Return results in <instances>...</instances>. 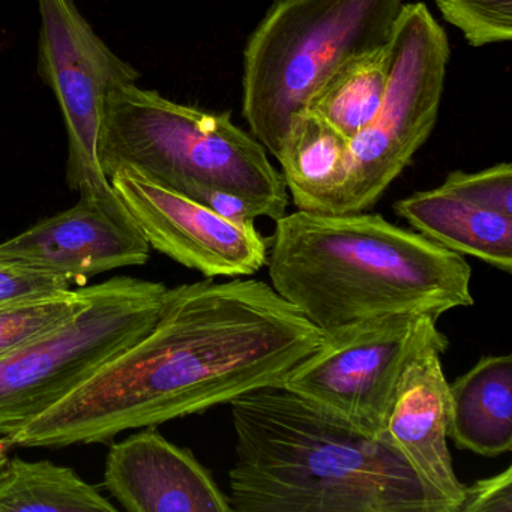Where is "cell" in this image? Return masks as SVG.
<instances>
[{
    "label": "cell",
    "mask_w": 512,
    "mask_h": 512,
    "mask_svg": "<svg viewBox=\"0 0 512 512\" xmlns=\"http://www.w3.org/2000/svg\"><path fill=\"white\" fill-rule=\"evenodd\" d=\"M100 163L107 179L128 167L203 206L226 193L274 221L289 208L283 173L253 134L233 124L232 113L175 103L137 83L107 103Z\"/></svg>",
    "instance_id": "277c9868"
},
{
    "label": "cell",
    "mask_w": 512,
    "mask_h": 512,
    "mask_svg": "<svg viewBox=\"0 0 512 512\" xmlns=\"http://www.w3.org/2000/svg\"><path fill=\"white\" fill-rule=\"evenodd\" d=\"M458 512H512V467L464 487Z\"/></svg>",
    "instance_id": "603a6c76"
},
{
    "label": "cell",
    "mask_w": 512,
    "mask_h": 512,
    "mask_svg": "<svg viewBox=\"0 0 512 512\" xmlns=\"http://www.w3.org/2000/svg\"><path fill=\"white\" fill-rule=\"evenodd\" d=\"M394 211L434 244L511 274L512 217L479 208L442 187L398 200Z\"/></svg>",
    "instance_id": "5bb4252c"
},
{
    "label": "cell",
    "mask_w": 512,
    "mask_h": 512,
    "mask_svg": "<svg viewBox=\"0 0 512 512\" xmlns=\"http://www.w3.org/2000/svg\"><path fill=\"white\" fill-rule=\"evenodd\" d=\"M389 74V44L353 56L332 71L311 95L305 110L352 140L376 118L388 88Z\"/></svg>",
    "instance_id": "e0dca14e"
},
{
    "label": "cell",
    "mask_w": 512,
    "mask_h": 512,
    "mask_svg": "<svg viewBox=\"0 0 512 512\" xmlns=\"http://www.w3.org/2000/svg\"><path fill=\"white\" fill-rule=\"evenodd\" d=\"M325 335L271 284L167 287L155 325L67 397L8 436L16 448L107 443L284 385Z\"/></svg>",
    "instance_id": "6da1fadb"
},
{
    "label": "cell",
    "mask_w": 512,
    "mask_h": 512,
    "mask_svg": "<svg viewBox=\"0 0 512 512\" xmlns=\"http://www.w3.org/2000/svg\"><path fill=\"white\" fill-rule=\"evenodd\" d=\"M68 289L73 287L58 275L0 259V305Z\"/></svg>",
    "instance_id": "7402d4cb"
},
{
    "label": "cell",
    "mask_w": 512,
    "mask_h": 512,
    "mask_svg": "<svg viewBox=\"0 0 512 512\" xmlns=\"http://www.w3.org/2000/svg\"><path fill=\"white\" fill-rule=\"evenodd\" d=\"M116 512L118 506L71 467L8 458L0 469V512Z\"/></svg>",
    "instance_id": "ac0fdd59"
},
{
    "label": "cell",
    "mask_w": 512,
    "mask_h": 512,
    "mask_svg": "<svg viewBox=\"0 0 512 512\" xmlns=\"http://www.w3.org/2000/svg\"><path fill=\"white\" fill-rule=\"evenodd\" d=\"M109 181L151 248L185 268L205 278H238L266 265L271 239L254 223L227 220L128 167Z\"/></svg>",
    "instance_id": "30bf717a"
},
{
    "label": "cell",
    "mask_w": 512,
    "mask_h": 512,
    "mask_svg": "<svg viewBox=\"0 0 512 512\" xmlns=\"http://www.w3.org/2000/svg\"><path fill=\"white\" fill-rule=\"evenodd\" d=\"M404 0H275L248 38L242 116L280 154L290 122L347 59L389 44Z\"/></svg>",
    "instance_id": "5b68a950"
},
{
    "label": "cell",
    "mask_w": 512,
    "mask_h": 512,
    "mask_svg": "<svg viewBox=\"0 0 512 512\" xmlns=\"http://www.w3.org/2000/svg\"><path fill=\"white\" fill-rule=\"evenodd\" d=\"M443 19L473 47L512 38V0H434Z\"/></svg>",
    "instance_id": "ffe728a7"
},
{
    "label": "cell",
    "mask_w": 512,
    "mask_h": 512,
    "mask_svg": "<svg viewBox=\"0 0 512 512\" xmlns=\"http://www.w3.org/2000/svg\"><path fill=\"white\" fill-rule=\"evenodd\" d=\"M232 512H439L386 436L284 385L235 398Z\"/></svg>",
    "instance_id": "7a4b0ae2"
},
{
    "label": "cell",
    "mask_w": 512,
    "mask_h": 512,
    "mask_svg": "<svg viewBox=\"0 0 512 512\" xmlns=\"http://www.w3.org/2000/svg\"><path fill=\"white\" fill-rule=\"evenodd\" d=\"M449 437L482 457L511 452V355L484 356L449 385Z\"/></svg>",
    "instance_id": "9a60e30c"
},
{
    "label": "cell",
    "mask_w": 512,
    "mask_h": 512,
    "mask_svg": "<svg viewBox=\"0 0 512 512\" xmlns=\"http://www.w3.org/2000/svg\"><path fill=\"white\" fill-rule=\"evenodd\" d=\"M440 187L479 208L512 217V166L509 163L475 173L451 172Z\"/></svg>",
    "instance_id": "44dd1931"
},
{
    "label": "cell",
    "mask_w": 512,
    "mask_h": 512,
    "mask_svg": "<svg viewBox=\"0 0 512 512\" xmlns=\"http://www.w3.org/2000/svg\"><path fill=\"white\" fill-rule=\"evenodd\" d=\"M271 287L323 335L388 314L473 305L461 254L379 214L296 211L275 221Z\"/></svg>",
    "instance_id": "3957f363"
},
{
    "label": "cell",
    "mask_w": 512,
    "mask_h": 512,
    "mask_svg": "<svg viewBox=\"0 0 512 512\" xmlns=\"http://www.w3.org/2000/svg\"><path fill=\"white\" fill-rule=\"evenodd\" d=\"M104 487L128 512H232L211 472L158 425L112 443Z\"/></svg>",
    "instance_id": "7c38bea8"
},
{
    "label": "cell",
    "mask_w": 512,
    "mask_h": 512,
    "mask_svg": "<svg viewBox=\"0 0 512 512\" xmlns=\"http://www.w3.org/2000/svg\"><path fill=\"white\" fill-rule=\"evenodd\" d=\"M13 448L8 437L0 436V469L5 466V463L8 461V452Z\"/></svg>",
    "instance_id": "cb8c5ba5"
},
{
    "label": "cell",
    "mask_w": 512,
    "mask_h": 512,
    "mask_svg": "<svg viewBox=\"0 0 512 512\" xmlns=\"http://www.w3.org/2000/svg\"><path fill=\"white\" fill-rule=\"evenodd\" d=\"M445 350L419 355L401 377L385 434L412 467L439 512H458L464 485L452 464L449 439V383L442 367Z\"/></svg>",
    "instance_id": "4fadbf2b"
},
{
    "label": "cell",
    "mask_w": 512,
    "mask_h": 512,
    "mask_svg": "<svg viewBox=\"0 0 512 512\" xmlns=\"http://www.w3.org/2000/svg\"><path fill=\"white\" fill-rule=\"evenodd\" d=\"M91 286L0 305V359L70 319L88 302Z\"/></svg>",
    "instance_id": "d6986e66"
},
{
    "label": "cell",
    "mask_w": 512,
    "mask_h": 512,
    "mask_svg": "<svg viewBox=\"0 0 512 512\" xmlns=\"http://www.w3.org/2000/svg\"><path fill=\"white\" fill-rule=\"evenodd\" d=\"M430 313L388 314L325 335L322 346L299 364L284 386L352 422L385 436L401 377L430 349L449 340Z\"/></svg>",
    "instance_id": "ba28073f"
},
{
    "label": "cell",
    "mask_w": 512,
    "mask_h": 512,
    "mask_svg": "<svg viewBox=\"0 0 512 512\" xmlns=\"http://www.w3.org/2000/svg\"><path fill=\"white\" fill-rule=\"evenodd\" d=\"M38 10V74L55 94L67 127L68 185L80 196L112 194L100 163L107 103L113 92L136 85L140 73L104 43L76 0H38Z\"/></svg>",
    "instance_id": "9c48e42d"
},
{
    "label": "cell",
    "mask_w": 512,
    "mask_h": 512,
    "mask_svg": "<svg viewBox=\"0 0 512 512\" xmlns=\"http://www.w3.org/2000/svg\"><path fill=\"white\" fill-rule=\"evenodd\" d=\"M167 286L115 277L55 328L0 359V436H11L67 397L157 322Z\"/></svg>",
    "instance_id": "8992f818"
},
{
    "label": "cell",
    "mask_w": 512,
    "mask_h": 512,
    "mask_svg": "<svg viewBox=\"0 0 512 512\" xmlns=\"http://www.w3.org/2000/svg\"><path fill=\"white\" fill-rule=\"evenodd\" d=\"M389 47L385 98L373 122L350 140L332 215L370 211L436 125L451 56L445 29L422 2L404 4Z\"/></svg>",
    "instance_id": "52a82bcc"
},
{
    "label": "cell",
    "mask_w": 512,
    "mask_h": 512,
    "mask_svg": "<svg viewBox=\"0 0 512 512\" xmlns=\"http://www.w3.org/2000/svg\"><path fill=\"white\" fill-rule=\"evenodd\" d=\"M151 245L118 194H82L67 211L38 221L0 244V259L85 286L95 275L142 266Z\"/></svg>",
    "instance_id": "8fae6325"
},
{
    "label": "cell",
    "mask_w": 512,
    "mask_h": 512,
    "mask_svg": "<svg viewBox=\"0 0 512 512\" xmlns=\"http://www.w3.org/2000/svg\"><path fill=\"white\" fill-rule=\"evenodd\" d=\"M350 140L310 112L296 115L277 161L298 211L331 214L346 178Z\"/></svg>",
    "instance_id": "2e32d148"
}]
</instances>
